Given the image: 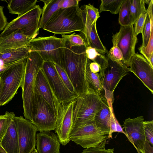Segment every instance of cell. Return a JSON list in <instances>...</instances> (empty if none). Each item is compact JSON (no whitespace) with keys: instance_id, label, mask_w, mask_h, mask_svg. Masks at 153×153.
<instances>
[{"instance_id":"cell-1","label":"cell","mask_w":153,"mask_h":153,"mask_svg":"<svg viewBox=\"0 0 153 153\" xmlns=\"http://www.w3.org/2000/svg\"><path fill=\"white\" fill-rule=\"evenodd\" d=\"M85 46L70 47L66 40L64 49L63 68L67 74L78 97L87 94L85 71L88 59Z\"/></svg>"},{"instance_id":"cell-2","label":"cell","mask_w":153,"mask_h":153,"mask_svg":"<svg viewBox=\"0 0 153 153\" xmlns=\"http://www.w3.org/2000/svg\"><path fill=\"white\" fill-rule=\"evenodd\" d=\"M82 12L79 5L59 9L55 12L42 29L54 34L62 35L75 31L82 32L84 29Z\"/></svg>"},{"instance_id":"cell-3","label":"cell","mask_w":153,"mask_h":153,"mask_svg":"<svg viewBox=\"0 0 153 153\" xmlns=\"http://www.w3.org/2000/svg\"><path fill=\"white\" fill-rule=\"evenodd\" d=\"M44 60L36 51L29 52L27 56L22 84V98L24 115L30 121L31 118L32 105L34 94L35 82L39 70L42 68Z\"/></svg>"},{"instance_id":"cell-4","label":"cell","mask_w":153,"mask_h":153,"mask_svg":"<svg viewBox=\"0 0 153 153\" xmlns=\"http://www.w3.org/2000/svg\"><path fill=\"white\" fill-rule=\"evenodd\" d=\"M27 59L9 66L0 74V105H4L10 102L22 88Z\"/></svg>"},{"instance_id":"cell-5","label":"cell","mask_w":153,"mask_h":153,"mask_svg":"<svg viewBox=\"0 0 153 153\" xmlns=\"http://www.w3.org/2000/svg\"><path fill=\"white\" fill-rule=\"evenodd\" d=\"M109 134V132L98 129L93 121L74 124L69 138L70 140L84 148H105Z\"/></svg>"},{"instance_id":"cell-6","label":"cell","mask_w":153,"mask_h":153,"mask_svg":"<svg viewBox=\"0 0 153 153\" xmlns=\"http://www.w3.org/2000/svg\"><path fill=\"white\" fill-rule=\"evenodd\" d=\"M66 40L55 35L39 37L31 39L29 52L36 51L44 61L52 62L63 68L62 59Z\"/></svg>"},{"instance_id":"cell-7","label":"cell","mask_w":153,"mask_h":153,"mask_svg":"<svg viewBox=\"0 0 153 153\" xmlns=\"http://www.w3.org/2000/svg\"><path fill=\"white\" fill-rule=\"evenodd\" d=\"M42 12V9L40 7L36 5L27 13L7 22L0 35V37L19 30L30 39L35 38L39 33V24Z\"/></svg>"},{"instance_id":"cell-8","label":"cell","mask_w":153,"mask_h":153,"mask_svg":"<svg viewBox=\"0 0 153 153\" xmlns=\"http://www.w3.org/2000/svg\"><path fill=\"white\" fill-rule=\"evenodd\" d=\"M57 117L48 103L40 95L34 94L30 121L40 132L56 128Z\"/></svg>"},{"instance_id":"cell-9","label":"cell","mask_w":153,"mask_h":153,"mask_svg":"<svg viewBox=\"0 0 153 153\" xmlns=\"http://www.w3.org/2000/svg\"><path fill=\"white\" fill-rule=\"evenodd\" d=\"M106 67L99 73L102 89L105 92V98L113 101V92L118 84L122 79L128 74L129 68L121 61H114L106 53Z\"/></svg>"},{"instance_id":"cell-10","label":"cell","mask_w":153,"mask_h":153,"mask_svg":"<svg viewBox=\"0 0 153 153\" xmlns=\"http://www.w3.org/2000/svg\"><path fill=\"white\" fill-rule=\"evenodd\" d=\"M104 98L100 95L91 94L78 97L74 110V124L93 121L102 107Z\"/></svg>"},{"instance_id":"cell-11","label":"cell","mask_w":153,"mask_h":153,"mask_svg":"<svg viewBox=\"0 0 153 153\" xmlns=\"http://www.w3.org/2000/svg\"><path fill=\"white\" fill-rule=\"evenodd\" d=\"M76 99L61 103L59 106L55 130L60 143L63 146L70 140L69 137L74 124V110Z\"/></svg>"},{"instance_id":"cell-12","label":"cell","mask_w":153,"mask_h":153,"mask_svg":"<svg viewBox=\"0 0 153 153\" xmlns=\"http://www.w3.org/2000/svg\"><path fill=\"white\" fill-rule=\"evenodd\" d=\"M112 38L113 45L117 46L122 53L123 63L128 66L130 59L135 53L137 41L133 25L121 26L119 31L113 34Z\"/></svg>"},{"instance_id":"cell-13","label":"cell","mask_w":153,"mask_h":153,"mask_svg":"<svg viewBox=\"0 0 153 153\" xmlns=\"http://www.w3.org/2000/svg\"><path fill=\"white\" fill-rule=\"evenodd\" d=\"M42 68L60 103L69 102L78 97L76 94L71 92L67 88L58 73L54 63L44 61Z\"/></svg>"},{"instance_id":"cell-14","label":"cell","mask_w":153,"mask_h":153,"mask_svg":"<svg viewBox=\"0 0 153 153\" xmlns=\"http://www.w3.org/2000/svg\"><path fill=\"white\" fill-rule=\"evenodd\" d=\"M17 131L19 153H30L36 144V127L29 120L22 116L14 118Z\"/></svg>"},{"instance_id":"cell-15","label":"cell","mask_w":153,"mask_h":153,"mask_svg":"<svg viewBox=\"0 0 153 153\" xmlns=\"http://www.w3.org/2000/svg\"><path fill=\"white\" fill-rule=\"evenodd\" d=\"M128 66L132 72L153 94V67L142 55L135 53L131 56Z\"/></svg>"},{"instance_id":"cell-16","label":"cell","mask_w":153,"mask_h":153,"mask_svg":"<svg viewBox=\"0 0 153 153\" xmlns=\"http://www.w3.org/2000/svg\"><path fill=\"white\" fill-rule=\"evenodd\" d=\"M144 118L143 116L125 120L123 125L125 135L137 151L144 153L146 140L144 131Z\"/></svg>"},{"instance_id":"cell-17","label":"cell","mask_w":153,"mask_h":153,"mask_svg":"<svg viewBox=\"0 0 153 153\" xmlns=\"http://www.w3.org/2000/svg\"><path fill=\"white\" fill-rule=\"evenodd\" d=\"M34 92V94L40 95L48 103L57 117L60 103L42 68L37 75Z\"/></svg>"},{"instance_id":"cell-18","label":"cell","mask_w":153,"mask_h":153,"mask_svg":"<svg viewBox=\"0 0 153 153\" xmlns=\"http://www.w3.org/2000/svg\"><path fill=\"white\" fill-rule=\"evenodd\" d=\"M38 153H60V143L57 135L52 132H40L36 135Z\"/></svg>"},{"instance_id":"cell-19","label":"cell","mask_w":153,"mask_h":153,"mask_svg":"<svg viewBox=\"0 0 153 153\" xmlns=\"http://www.w3.org/2000/svg\"><path fill=\"white\" fill-rule=\"evenodd\" d=\"M112 103V102L108 101L104 98L102 107L94 117L93 121L96 126L102 131L109 133L111 119L114 114Z\"/></svg>"},{"instance_id":"cell-20","label":"cell","mask_w":153,"mask_h":153,"mask_svg":"<svg viewBox=\"0 0 153 153\" xmlns=\"http://www.w3.org/2000/svg\"><path fill=\"white\" fill-rule=\"evenodd\" d=\"M30 40L17 30L9 35L0 37V51L28 46Z\"/></svg>"},{"instance_id":"cell-21","label":"cell","mask_w":153,"mask_h":153,"mask_svg":"<svg viewBox=\"0 0 153 153\" xmlns=\"http://www.w3.org/2000/svg\"><path fill=\"white\" fill-rule=\"evenodd\" d=\"M14 118L0 143L7 153H19L18 134Z\"/></svg>"},{"instance_id":"cell-22","label":"cell","mask_w":153,"mask_h":153,"mask_svg":"<svg viewBox=\"0 0 153 153\" xmlns=\"http://www.w3.org/2000/svg\"><path fill=\"white\" fill-rule=\"evenodd\" d=\"M29 53L28 46L0 51V66L10 65L27 59Z\"/></svg>"},{"instance_id":"cell-23","label":"cell","mask_w":153,"mask_h":153,"mask_svg":"<svg viewBox=\"0 0 153 153\" xmlns=\"http://www.w3.org/2000/svg\"><path fill=\"white\" fill-rule=\"evenodd\" d=\"M91 61L88 59L85 69V79L86 81L87 94L100 95L102 88L99 73L92 72L89 68Z\"/></svg>"},{"instance_id":"cell-24","label":"cell","mask_w":153,"mask_h":153,"mask_svg":"<svg viewBox=\"0 0 153 153\" xmlns=\"http://www.w3.org/2000/svg\"><path fill=\"white\" fill-rule=\"evenodd\" d=\"M7 3V8L12 14L23 15L32 9L36 5L37 0H11L5 1Z\"/></svg>"},{"instance_id":"cell-25","label":"cell","mask_w":153,"mask_h":153,"mask_svg":"<svg viewBox=\"0 0 153 153\" xmlns=\"http://www.w3.org/2000/svg\"><path fill=\"white\" fill-rule=\"evenodd\" d=\"M60 0H42L44 5L42 9V16L39 24V29L43 28L53 14L59 9Z\"/></svg>"},{"instance_id":"cell-26","label":"cell","mask_w":153,"mask_h":153,"mask_svg":"<svg viewBox=\"0 0 153 153\" xmlns=\"http://www.w3.org/2000/svg\"><path fill=\"white\" fill-rule=\"evenodd\" d=\"M153 0H151L146 10V16L141 33L143 40L142 46L143 47H145L148 44L153 29Z\"/></svg>"},{"instance_id":"cell-27","label":"cell","mask_w":153,"mask_h":153,"mask_svg":"<svg viewBox=\"0 0 153 153\" xmlns=\"http://www.w3.org/2000/svg\"><path fill=\"white\" fill-rule=\"evenodd\" d=\"M96 22L94 23L91 27L89 36V44L90 46L96 49L100 53L104 54L108 52L102 42L97 33L96 26Z\"/></svg>"},{"instance_id":"cell-28","label":"cell","mask_w":153,"mask_h":153,"mask_svg":"<svg viewBox=\"0 0 153 153\" xmlns=\"http://www.w3.org/2000/svg\"><path fill=\"white\" fill-rule=\"evenodd\" d=\"M145 0H131L130 12L131 24L134 25L140 15L146 12Z\"/></svg>"},{"instance_id":"cell-29","label":"cell","mask_w":153,"mask_h":153,"mask_svg":"<svg viewBox=\"0 0 153 153\" xmlns=\"http://www.w3.org/2000/svg\"><path fill=\"white\" fill-rule=\"evenodd\" d=\"M85 51L88 58L93 62L97 63L99 65L100 71L106 67L107 59L105 55L100 53L96 49L90 46L86 47Z\"/></svg>"},{"instance_id":"cell-30","label":"cell","mask_w":153,"mask_h":153,"mask_svg":"<svg viewBox=\"0 0 153 153\" xmlns=\"http://www.w3.org/2000/svg\"><path fill=\"white\" fill-rule=\"evenodd\" d=\"M131 0H124L120 8L119 22L121 26H127L131 24L130 6Z\"/></svg>"},{"instance_id":"cell-31","label":"cell","mask_w":153,"mask_h":153,"mask_svg":"<svg viewBox=\"0 0 153 153\" xmlns=\"http://www.w3.org/2000/svg\"><path fill=\"white\" fill-rule=\"evenodd\" d=\"M124 0H102L99 12L109 11L113 14L119 13Z\"/></svg>"},{"instance_id":"cell-32","label":"cell","mask_w":153,"mask_h":153,"mask_svg":"<svg viewBox=\"0 0 153 153\" xmlns=\"http://www.w3.org/2000/svg\"><path fill=\"white\" fill-rule=\"evenodd\" d=\"M15 116L13 112L7 111L4 114L0 115V143L6 134L11 121Z\"/></svg>"},{"instance_id":"cell-33","label":"cell","mask_w":153,"mask_h":153,"mask_svg":"<svg viewBox=\"0 0 153 153\" xmlns=\"http://www.w3.org/2000/svg\"><path fill=\"white\" fill-rule=\"evenodd\" d=\"M62 37L66 40L70 47L85 46L87 47L84 39L80 34L74 33L69 35H62Z\"/></svg>"},{"instance_id":"cell-34","label":"cell","mask_w":153,"mask_h":153,"mask_svg":"<svg viewBox=\"0 0 153 153\" xmlns=\"http://www.w3.org/2000/svg\"><path fill=\"white\" fill-rule=\"evenodd\" d=\"M54 65L58 73L67 88L71 92L76 94L70 78L64 69L56 64H54Z\"/></svg>"},{"instance_id":"cell-35","label":"cell","mask_w":153,"mask_h":153,"mask_svg":"<svg viewBox=\"0 0 153 153\" xmlns=\"http://www.w3.org/2000/svg\"><path fill=\"white\" fill-rule=\"evenodd\" d=\"M89 18L92 24L97 22L100 17L99 9L90 4L84 6L82 9Z\"/></svg>"},{"instance_id":"cell-36","label":"cell","mask_w":153,"mask_h":153,"mask_svg":"<svg viewBox=\"0 0 153 153\" xmlns=\"http://www.w3.org/2000/svg\"><path fill=\"white\" fill-rule=\"evenodd\" d=\"M140 53L149 62L150 58L153 54V29L152 30L149 42L145 47L140 46L139 48Z\"/></svg>"},{"instance_id":"cell-37","label":"cell","mask_w":153,"mask_h":153,"mask_svg":"<svg viewBox=\"0 0 153 153\" xmlns=\"http://www.w3.org/2000/svg\"><path fill=\"white\" fill-rule=\"evenodd\" d=\"M143 126L146 140L153 146V120L144 121Z\"/></svg>"},{"instance_id":"cell-38","label":"cell","mask_w":153,"mask_h":153,"mask_svg":"<svg viewBox=\"0 0 153 153\" xmlns=\"http://www.w3.org/2000/svg\"><path fill=\"white\" fill-rule=\"evenodd\" d=\"M114 132H118L125 134L118 122L116 120L114 114L111 117L110 124V131L109 133L108 138L112 137V134Z\"/></svg>"},{"instance_id":"cell-39","label":"cell","mask_w":153,"mask_h":153,"mask_svg":"<svg viewBox=\"0 0 153 153\" xmlns=\"http://www.w3.org/2000/svg\"><path fill=\"white\" fill-rule=\"evenodd\" d=\"M112 60L123 62V56L119 48L116 46L113 45L109 51L107 53Z\"/></svg>"},{"instance_id":"cell-40","label":"cell","mask_w":153,"mask_h":153,"mask_svg":"<svg viewBox=\"0 0 153 153\" xmlns=\"http://www.w3.org/2000/svg\"><path fill=\"white\" fill-rule=\"evenodd\" d=\"M147 15V11L142 13L135 22L134 30L136 35L141 33Z\"/></svg>"},{"instance_id":"cell-41","label":"cell","mask_w":153,"mask_h":153,"mask_svg":"<svg viewBox=\"0 0 153 153\" xmlns=\"http://www.w3.org/2000/svg\"><path fill=\"white\" fill-rule=\"evenodd\" d=\"M114 149H105V148L91 147L83 150L82 153H114Z\"/></svg>"},{"instance_id":"cell-42","label":"cell","mask_w":153,"mask_h":153,"mask_svg":"<svg viewBox=\"0 0 153 153\" xmlns=\"http://www.w3.org/2000/svg\"><path fill=\"white\" fill-rule=\"evenodd\" d=\"M80 0H60L59 4L60 9L69 8L79 5Z\"/></svg>"},{"instance_id":"cell-43","label":"cell","mask_w":153,"mask_h":153,"mask_svg":"<svg viewBox=\"0 0 153 153\" xmlns=\"http://www.w3.org/2000/svg\"><path fill=\"white\" fill-rule=\"evenodd\" d=\"M3 8L2 6H0V31L4 29L7 23V19L3 12Z\"/></svg>"},{"instance_id":"cell-44","label":"cell","mask_w":153,"mask_h":153,"mask_svg":"<svg viewBox=\"0 0 153 153\" xmlns=\"http://www.w3.org/2000/svg\"><path fill=\"white\" fill-rule=\"evenodd\" d=\"M89 66L91 71L94 73H98L100 71V66L97 63L91 62L89 64Z\"/></svg>"},{"instance_id":"cell-45","label":"cell","mask_w":153,"mask_h":153,"mask_svg":"<svg viewBox=\"0 0 153 153\" xmlns=\"http://www.w3.org/2000/svg\"><path fill=\"white\" fill-rule=\"evenodd\" d=\"M144 153H153V148L146 140L145 143Z\"/></svg>"},{"instance_id":"cell-46","label":"cell","mask_w":153,"mask_h":153,"mask_svg":"<svg viewBox=\"0 0 153 153\" xmlns=\"http://www.w3.org/2000/svg\"><path fill=\"white\" fill-rule=\"evenodd\" d=\"M10 65H7V66H0V74H1L3 71H4L6 69H7Z\"/></svg>"},{"instance_id":"cell-47","label":"cell","mask_w":153,"mask_h":153,"mask_svg":"<svg viewBox=\"0 0 153 153\" xmlns=\"http://www.w3.org/2000/svg\"><path fill=\"white\" fill-rule=\"evenodd\" d=\"M149 62L151 66L153 67V54L152 55L150 58Z\"/></svg>"},{"instance_id":"cell-48","label":"cell","mask_w":153,"mask_h":153,"mask_svg":"<svg viewBox=\"0 0 153 153\" xmlns=\"http://www.w3.org/2000/svg\"><path fill=\"white\" fill-rule=\"evenodd\" d=\"M0 153H7L0 144Z\"/></svg>"},{"instance_id":"cell-49","label":"cell","mask_w":153,"mask_h":153,"mask_svg":"<svg viewBox=\"0 0 153 153\" xmlns=\"http://www.w3.org/2000/svg\"><path fill=\"white\" fill-rule=\"evenodd\" d=\"M30 153H38L36 149L34 147Z\"/></svg>"},{"instance_id":"cell-50","label":"cell","mask_w":153,"mask_h":153,"mask_svg":"<svg viewBox=\"0 0 153 153\" xmlns=\"http://www.w3.org/2000/svg\"><path fill=\"white\" fill-rule=\"evenodd\" d=\"M138 153H140V152L139 151H137Z\"/></svg>"},{"instance_id":"cell-51","label":"cell","mask_w":153,"mask_h":153,"mask_svg":"<svg viewBox=\"0 0 153 153\" xmlns=\"http://www.w3.org/2000/svg\"></svg>"}]
</instances>
